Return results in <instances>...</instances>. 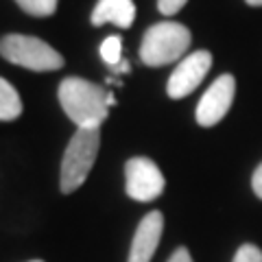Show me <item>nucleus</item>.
Instances as JSON below:
<instances>
[{"mask_svg":"<svg viewBox=\"0 0 262 262\" xmlns=\"http://www.w3.org/2000/svg\"><path fill=\"white\" fill-rule=\"evenodd\" d=\"M59 103L77 129H98L107 118L114 96L92 81L68 77L59 85Z\"/></svg>","mask_w":262,"mask_h":262,"instance_id":"nucleus-1","label":"nucleus"},{"mask_svg":"<svg viewBox=\"0 0 262 262\" xmlns=\"http://www.w3.org/2000/svg\"><path fill=\"white\" fill-rule=\"evenodd\" d=\"M0 55L9 63L22 66V68L46 72V70H59L63 66V57L48 46L44 39L31 37V35H5L0 39Z\"/></svg>","mask_w":262,"mask_h":262,"instance_id":"nucleus-4","label":"nucleus"},{"mask_svg":"<svg viewBox=\"0 0 262 262\" xmlns=\"http://www.w3.org/2000/svg\"><path fill=\"white\" fill-rule=\"evenodd\" d=\"M22 11L29 15H37V18H48L57 9V0H15Z\"/></svg>","mask_w":262,"mask_h":262,"instance_id":"nucleus-12","label":"nucleus"},{"mask_svg":"<svg viewBox=\"0 0 262 262\" xmlns=\"http://www.w3.org/2000/svg\"><path fill=\"white\" fill-rule=\"evenodd\" d=\"M22 114V101L15 88L0 77V120H15Z\"/></svg>","mask_w":262,"mask_h":262,"instance_id":"nucleus-10","label":"nucleus"},{"mask_svg":"<svg viewBox=\"0 0 262 262\" xmlns=\"http://www.w3.org/2000/svg\"><path fill=\"white\" fill-rule=\"evenodd\" d=\"M31 262H42V260H31Z\"/></svg>","mask_w":262,"mask_h":262,"instance_id":"nucleus-18","label":"nucleus"},{"mask_svg":"<svg viewBox=\"0 0 262 262\" xmlns=\"http://www.w3.org/2000/svg\"><path fill=\"white\" fill-rule=\"evenodd\" d=\"M98 146H101L98 129H77V134L70 138L59 170V188L63 194H70L79 186H83L96 162Z\"/></svg>","mask_w":262,"mask_h":262,"instance_id":"nucleus-2","label":"nucleus"},{"mask_svg":"<svg viewBox=\"0 0 262 262\" xmlns=\"http://www.w3.org/2000/svg\"><path fill=\"white\" fill-rule=\"evenodd\" d=\"M188 0H158V9L164 15H175L186 7Z\"/></svg>","mask_w":262,"mask_h":262,"instance_id":"nucleus-14","label":"nucleus"},{"mask_svg":"<svg viewBox=\"0 0 262 262\" xmlns=\"http://www.w3.org/2000/svg\"><path fill=\"white\" fill-rule=\"evenodd\" d=\"M232 262H262V251L256 245H243V247L236 251V256Z\"/></svg>","mask_w":262,"mask_h":262,"instance_id":"nucleus-13","label":"nucleus"},{"mask_svg":"<svg viewBox=\"0 0 262 262\" xmlns=\"http://www.w3.org/2000/svg\"><path fill=\"white\" fill-rule=\"evenodd\" d=\"M247 5H251V7H262V0H245Z\"/></svg>","mask_w":262,"mask_h":262,"instance_id":"nucleus-17","label":"nucleus"},{"mask_svg":"<svg viewBox=\"0 0 262 262\" xmlns=\"http://www.w3.org/2000/svg\"><path fill=\"white\" fill-rule=\"evenodd\" d=\"M164 232V216L162 212L153 210L149 212L138 225L136 234H134V243H131V251H129V260L127 262H151L155 249L160 245Z\"/></svg>","mask_w":262,"mask_h":262,"instance_id":"nucleus-8","label":"nucleus"},{"mask_svg":"<svg viewBox=\"0 0 262 262\" xmlns=\"http://www.w3.org/2000/svg\"><path fill=\"white\" fill-rule=\"evenodd\" d=\"M236 94V81L232 75H221L214 83H212L206 94L201 96L199 105H196V122L201 127H214L216 122L225 118V114L232 107Z\"/></svg>","mask_w":262,"mask_h":262,"instance_id":"nucleus-6","label":"nucleus"},{"mask_svg":"<svg viewBox=\"0 0 262 262\" xmlns=\"http://www.w3.org/2000/svg\"><path fill=\"white\" fill-rule=\"evenodd\" d=\"M210 66H212V55L208 51H194L188 57H184L168 79V85H166L168 96L184 98L188 94H192L199 88L201 81L206 79Z\"/></svg>","mask_w":262,"mask_h":262,"instance_id":"nucleus-7","label":"nucleus"},{"mask_svg":"<svg viewBox=\"0 0 262 262\" xmlns=\"http://www.w3.org/2000/svg\"><path fill=\"white\" fill-rule=\"evenodd\" d=\"M190 46V31L179 22H158L146 29L140 44V59L146 66H166L182 59Z\"/></svg>","mask_w":262,"mask_h":262,"instance_id":"nucleus-3","label":"nucleus"},{"mask_svg":"<svg viewBox=\"0 0 262 262\" xmlns=\"http://www.w3.org/2000/svg\"><path fill=\"white\" fill-rule=\"evenodd\" d=\"M251 186H253V192L262 199V164L256 168V173H253V177H251Z\"/></svg>","mask_w":262,"mask_h":262,"instance_id":"nucleus-16","label":"nucleus"},{"mask_svg":"<svg viewBox=\"0 0 262 262\" xmlns=\"http://www.w3.org/2000/svg\"><path fill=\"white\" fill-rule=\"evenodd\" d=\"M120 53H122V39L118 35H110V37L103 39V44H101V57H103V61L107 63V66H112V68H118V66L122 63Z\"/></svg>","mask_w":262,"mask_h":262,"instance_id":"nucleus-11","label":"nucleus"},{"mask_svg":"<svg viewBox=\"0 0 262 262\" xmlns=\"http://www.w3.org/2000/svg\"><path fill=\"white\" fill-rule=\"evenodd\" d=\"M168 262H192L190 251H188L186 247H179V249L173 251V256L168 258Z\"/></svg>","mask_w":262,"mask_h":262,"instance_id":"nucleus-15","label":"nucleus"},{"mask_svg":"<svg viewBox=\"0 0 262 262\" xmlns=\"http://www.w3.org/2000/svg\"><path fill=\"white\" fill-rule=\"evenodd\" d=\"M127 194L136 201H153L164 192V175L149 158H131L125 164Z\"/></svg>","mask_w":262,"mask_h":262,"instance_id":"nucleus-5","label":"nucleus"},{"mask_svg":"<svg viewBox=\"0 0 262 262\" xmlns=\"http://www.w3.org/2000/svg\"><path fill=\"white\" fill-rule=\"evenodd\" d=\"M136 20V5L134 0H98L92 11V24H116L120 29H129Z\"/></svg>","mask_w":262,"mask_h":262,"instance_id":"nucleus-9","label":"nucleus"}]
</instances>
